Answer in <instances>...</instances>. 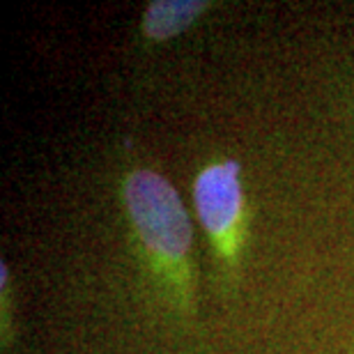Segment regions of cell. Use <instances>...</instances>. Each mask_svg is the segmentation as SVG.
I'll return each mask as SVG.
<instances>
[{"label": "cell", "mask_w": 354, "mask_h": 354, "mask_svg": "<svg viewBox=\"0 0 354 354\" xmlns=\"http://www.w3.org/2000/svg\"><path fill=\"white\" fill-rule=\"evenodd\" d=\"M205 0H157L143 14V35L152 41H166L182 35L207 10Z\"/></svg>", "instance_id": "obj_3"}, {"label": "cell", "mask_w": 354, "mask_h": 354, "mask_svg": "<svg viewBox=\"0 0 354 354\" xmlns=\"http://www.w3.org/2000/svg\"><path fill=\"white\" fill-rule=\"evenodd\" d=\"M127 214L161 281L184 306L191 299V221L173 184L154 171H133L124 182Z\"/></svg>", "instance_id": "obj_1"}, {"label": "cell", "mask_w": 354, "mask_h": 354, "mask_svg": "<svg viewBox=\"0 0 354 354\" xmlns=\"http://www.w3.org/2000/svg\"><path fill=\"white\" fill-rule=\"evenodd\" d=\"M194 201L218 256L235 265L244 242V189L237 161L225 159L201 171L194 182Z\"/></svg>", "instance_id": "obj_2"}]
</instances>
